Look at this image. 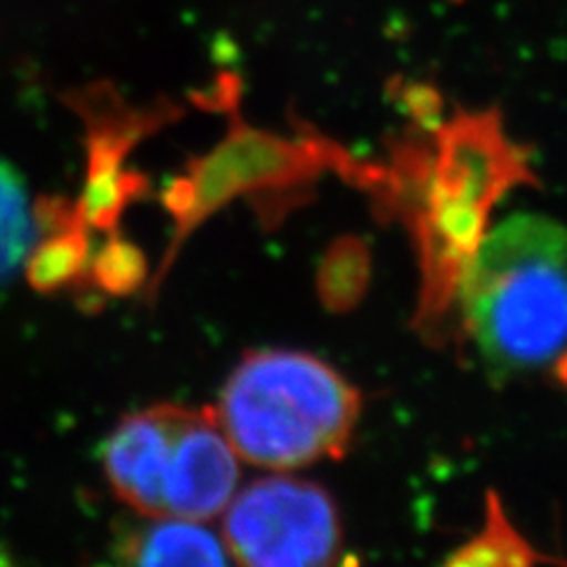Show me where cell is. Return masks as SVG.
<instances>
[{
    "mask_svg": "<svg viewBox=\"0 0 567 567\" xmlns=\"http://www.w3.org/2000/svg\"><path fill=\"white\" fill-rule=\"evenodd\" d=\"M473 341L496 377L525 374L567 350V227L506 218L477 241L461 272Z\"/></svg>",
    "mask_w": 567,
    "mask_h": 567,
    "instance_id": "1",
    "label": "cell"
},
{
    "mask_svg": "<svg viewBox=\"0 0 567 567\" xmlns=\"http://www.w3.org/2000/svg\"><path fill=\"white\" fill-rule=\"evenodd\" d=\"M216 416L237 456L289 471L346 452L360 393L315 354L258 350L229 374Z\"/></svg>",
    "mask_w": 567,
    "mask_h": 567,
    "instance_id": "2",
    "label": "cell"
},
{
    "mask_svg": "<svg viewBox=\"0 0 567 567\" xmlns=\"http://www.w3.org/2000/svg\"><path fill=\"white\" fill-rule=\"evenodd\" d=\"M104 475L145 518L210 520L237 492L239 464L216 412L154 404L123 419L102 450Z\"/></svg>",
    "mask_w": 567,
    "mask_h": 567,
    "instance_id": "3",
    "label": "cell"
},
{
    "mask_svg": "<svg viewBox=\"0 0 567 567\" xmlns=\"http://www.w3.org/2000/svg\"><path fill=\"white\" fill-rule=\"evenodd\" d=\"M223 539L251 567H312L339 560L343 529L331 494L293 475L258 477L225 508Z\"/></svg>",
    "mask_w": 567,
    "mask_h": 567,
    "instance_id": "4",
    "label": "cell"
},
{
    "mask_svg": "<svg viewBox=\"0 0 567 567\" xmlns=\"http://www.w3.org/2000/svg\"><path fill=\"white\" fill-rule=\"evenodd\" d=\"M440 189L433 208V258L437 277H458L481 241V227L494 202L520 171L494 116H461L447 128Z\"/></svg>",
    "mask_w": 567,
    "mask_h": 567,
    "instance_id": "5",
    "label": "cell"
},
{
    "mask_svg": "<svg viewBox=\"0 0 567 567\" xmlns=\"http://www.w3.org/2000/svg\"><path fill=\"white\" fill-rule=\"evenodd\" d=\"M118 551L135 565H225L227 544L204 520L147 518L121 542Z\"/></svg>",
    "mask_w": 567,
    "mask_h": 567,
    "instance_id": "6",
    "label": "cell"
},
{
    "mask_svg": "<svg viewBox=\"0 0 567 567\" xmlns=\"http://www.w3.org/2000/svg\"><path fill=\"white\" fill-rule=\"evenodd\" d=\"M35 244V218L17 171L0 158V281L10 279Z\"/></svg>",
    "mask_w": 567,
    "mask_h": 567,
    "instance_id": "7",
    "label": "cell"
},
{
    "mask_svg": "<svg viewBox=\"0 0 567 567\" xmlns=\"http://www.w3.org/2000/svg\"><path fill=\"white\" fill-rule=\"evenodd\" d=\"M544 560L546 558L513 529L496 494H487V520L481 535H475L447 558L450 565H527Z\"/></svg>",
    "mask_w": 567,
    "mask_h": 567,
    "instance_id": "8",
    "label": "cell"
},
{
    "mask_svg": "<svg viewBox=\"0 0 567 567\" xmlns=\"http://www.w3.org/2000/svg\"><path fill=\"white\" fill-rule=\"evenodd\" d=\"M369 254L367 246L358 239H341L322 262L319 272V291L324 303L333 310H348L360 303L369 284Z\"/></svg>",
    "mask_w": 567,
    "mask_h": 567,
    "instance_id": "9",
    "label": "cell"
}]
</instances>
